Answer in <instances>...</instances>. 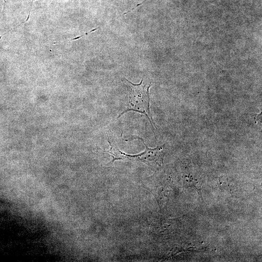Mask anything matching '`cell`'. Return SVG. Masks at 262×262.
Instances as JSON below:
<instances>
[{"label":"cell","mask_w":262,"mask_h":262,"mask_svg":"<svg viewBox=\"0 0 262 262\" xmlns=\"http://www.w3.org/2000/svg\"><path fill=\"white\" fill-rule=\"evenodd\" d=\"M98 28H95V29H94L93 30H91L90 32H87V33H84V34H82V35H81V36H78V37H75V38H73L72 40H77V39H79V38L82 37V36L87 35V34H89V33H92V32H94V31H96Z\"/></svg>","instance_id":"4"},{"label":"cell","mask_w":262,"mask_h":262,"mask_svg":"<svg viewBox=\"0 0 262 262\" xmlns=\"http://www.w3.org/2000/svg\"><path fill=\"white\" fill-rule=\"evenodd\" d=\"M137 138L141 140L145 145L146 147L145 151L140 154L134 155L124 153L127 159L138 161L151 166H161L163 163L164 156L162 146H158L154 148H149L145 144L143 139L139 137Z\"/></svg>","instance_id":"2"},{"label":"cell","mask_w":262,"mask_h":262,"mask_svg":"<svg viewBox=\"0 0 262 262\" xmlns=\"http://www.w3.org/2000/svg\"><path fill=\"white\" fill-rule=\"evenodd\" d=\"M31 0L32 1H35V0ZM7 2V0H4V5H3L4 8H3V9H4V7L5 6V5H6Z\"/></svg>","instance_id":"5"},{"label":"cell","mask_w":262,"mask_h":262,"mask_svg":"<svg viewBox=\"0 0 262 262\" xmlns=\"http://www.w3.org/2000/svg\"><path fill=\"white\" fill-rule=\"evenodd\" d=\"M129 92V101L124 113L133 111L145 114L153 125L152 118L149 111V89L151 82L144 83L143 79L139 84H134L124 78Z\"/></svg>","instance_id":"1"},{"label":"cell","mask_w":262,"mask_h":262,"mask_svg":"<svg viewBox=\"0 0 262 262\" xmlns=\"http://www.w3.org/2000/svg\"><path fill=\"white\" fill-rule=\"evenodd\" d=\"M110 144L111 145V148L110 149L107 150H103V152H105L110 153L111 154L113 160L111 162L112 163L116 160H124L127 159L126 156L124 155V153L121 152L120 150L118 149L117 148L112 146L111 143L109 141Z\"/></svg>","instance_id":"3"}]
</instances>
